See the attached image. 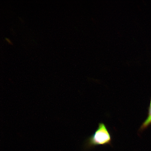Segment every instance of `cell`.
<instances>
[{"instance_id":"cell-1","label":"cell","mask_w":151,"mask_h":151,"mask_svg":"<svg viewBox=\"0 0 151 151\" xmlns=\"http://www.w3.org/2000/svg\"><path fill=\"white\" fill-rule=\"evenodd\" d=\"M112 136L106 125L103 123H99L94 133L86 139L84 145L86 150L100 145H111Z\"/></svg>"},{"instance_id":"cell-2","label":"cell","mask_w":151,"mask_h":151,"mask_svg":"<svg viewBox=\"0 0 151 151\" xmlns=\"http://www.w3.org/2000/svg\"><path fill=\"white\" fill-rule=\"evenodd\" d=\"M151 124V109L150 108L149 110L148 116L146 120L143 122L140 128L141 131L146 129L149 125Z\"/></svg>"},{"instance_id":"cell-3","label":"cell","mask_w":151,"mask_h":151,"mask_svg":"<svg viewBox=\"0 0 151 151\" xmlns=\"http://www.w3.org/2000/svg\"><path fill=\"white\" fill-rule=\"evenodd\" d=\"M5 39L6 40V41H7V42L9 43V44H10L11 45H13V43L12 42V41L10 40V39H9L8 38H6Z\"/></svg>"},{"instance_id":"cell-4","label":"cell","mask_w":151,"mask_h":151,"mask_svg":"<svg viewBox=\"0 0 151 151\" xmlns=\"http://www.w3.org/2000/svg\"><path fill=\"white\" fill-rule=\"evenodd\" d=\"M150 108L151 109V101L150 104Z\"/></svg>"}]
</instances>
